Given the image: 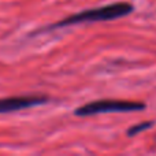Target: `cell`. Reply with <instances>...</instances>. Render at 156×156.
Masks as SVG:
<instances>
[{
  "instance_id": "cell-1",
  "label": "cell",
  "mask_w": 156,
  "mask_h": 156,
  "mask_svg": "<svg viewBox=\"0 0 156 156\" xmlns=\"http://www.w3.org/2000/svg\"><path fill=\"white\" fill-rule=\"evenodd\" d=\"M134 7L130 3L126 2H119L112 3L108 5H101L97 8H90V10H85L77 12L71 16H67L63 21H59L54 23L52 26H48L47 30L52 29H59V27L71 26V25H78L82 22H100V21H112V19H118L122 16H126L133 12Z\"/></svg>"
},
{
  "instance_id": "cell-2",
  "label": "cell",
  "mask_w": 156,
  "mask_h": 156,
  "mask_svg": "<svg viewBox=\"0 0 156 156\" xmlns=\"http://www.w3.org/2000/svg\"><path fill=\"white\" fill-rule=\"evenodd\" d=\"M145 108V104L138 101H125V100H97L81 105L76 110L77 116H90L108 112H134Z\"/></svg>"
},
{
  "instance_id": "cell-3",
  "label": "cell",
  "mask_w": 156,
  "mask_h": 156,
  "mask_svg": "<svg viewBox=\"0 0 156 156\" xmlns=\"http://www.w3.org/2000/svg\"><path fill=\"white\" fill-rule=\"evenodd\" d=\"M48 101L47 96H14L0 100V114H8L21 111L25 108L45 104Z\"/></svg>"
},
{
  "instance_id": "cell-4",
  "label": "cell",
  "mask_w": 156,
  "mask_h": 156,
  "mask_svg": "<svg viewBox=\"0 0 156 156\" xmlns=\"http://www.w3.org/2000/svg\"><path fill=\"white\" fill-rule=\"evenodd\" d=\"M154 126V121H149V122H141V123H137L134 125V126H132L129 130H127V136L129 137H134V136L140 134L141 132H144V130L149 129V127Z\"/></svg>"
}]
</instances>
